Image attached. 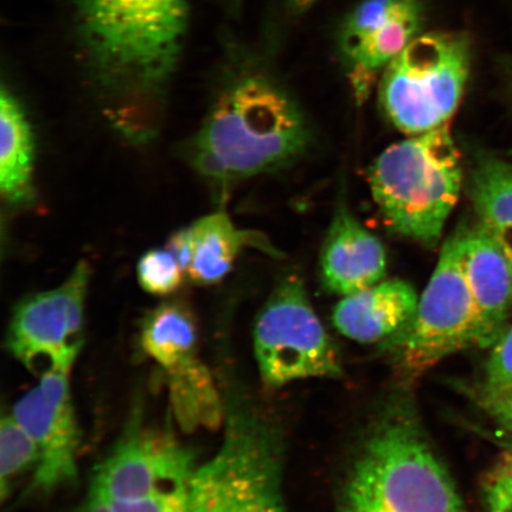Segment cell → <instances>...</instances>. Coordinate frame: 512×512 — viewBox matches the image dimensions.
Instances as JSON below:
<instances>
[{
  "instance_id": "11",
  "label": "cell",
  "mask_w": 512,
  "mask_h": 512,
  "mask_svg": "<svg viewBox=\"0 0 512 512\" xmlns=\"http://www.w3.org/2000/svg\"><path fill=\"white\" fill-rule=\"evenodd\" d=\"M421 0H363L344 19L338 36L345 69L358 101L388 64L421 34Z\"/></svg>"
},
{
  "instance_id": "13",
  "label": "cell",
  "mask_w": 512,
  "mask_h": 512,
  "mask_svg": "<svg viewBox=\"0 0 512 512\" xmlns=\"http://www.w3.org/2000/svg\"><path fill=\"white\" fill-rule=\"evenodd\" d=\"M319 266L324 286L347 297L386 278L387 253L354 215L339 208L326 234Z\"/></svg>"
},
{
  "instance_id": "21",
  "label": "cell",
  "mask_w": 512,
  "mask_h": 512,
  "mask_svg": "<svg viewBox=\"0 0 512 512\" xmlns=\"http://www.w3.org/2000/svg\"><path fill=\"white\" fill-rule=\"evenodd\" d=\"M40 453L35 441L14 418L4 416L0 425V494L9 495L12 483L30 467H37Z\"/></svg>"
},
{
  "instance_id": "29",
  "label": "cell",
  "mask_w": 512,
  "mask_h": 512,
  "mask_svg": "<svg viewBox=\"0 0 512 512\" xmlns=\"http://www.w3.org/2000/svg\"><path fill=\"white\" fill-rule=\"evenodd\" d=\"M318 2H320V0H287V5L292 14L300 15L310 10L312 6H315Z\"/></svg>"
},
{
  "instance_id": "2",
  "label": "cell",
  "mask_w": 512,
  "mask_h": 512,
  "mask_svg": "<svg viewBox=\"0 0 512 512\" xmlns=\"http://www.w3.org/2000/svg\"><path fill=\"white\" fill-rule=\"evenodd\" d=\"M76 6L99 86L124 104L158 99L181 54L187 0H76Z\"/></svg>"
},
{
  "instance_id": "9",
  "label": "cell",
  "mask_w": 512,
  "mask_h": 512,
  "mask_svg": "<svg viewBox=\"0 0 512 512\" xmlns=\"http://www.w3.org/2000/svg\"><path fill=\"white\" fill-rule=\"evenodd\" d=\"M92 270L79 261L53 290L32 294L12 315L8 345L31 373H69L83 345L85 304Z\"/></svg>"
},
{
  "instance_id": "10",
  "label": "cell",
  "mask_w": 512,
  "mask_h": 512,
  "mask_svg": "<svg viewBox=\"0 0 512 512\" xmlns=\"http://www.w3.org/2000/svg\"><path fill=\"white\" fill-rule=\"evenodd\" d=\"M194 457L169 433L132 428L96 469L93 488L112 502L189 491Z\"/></svg>"
},
{
  "instance_id": "7",
  "label": "cell",
  "mask_w": 512,
  "mask_h": 512,
  "mask_svg": "<svg viewBox=\"0 0 512 512\" xmlns=\"http://www.w3.org/2000/svg\"><path fill=\"white\" fill-rule=\"evenodd\" d=\"M254 351L267 387L342 374L335 344L313 310L303 281L294 275L275 287L256 319Z\"/></svg>"
},
{
  "instance_id": "3",
  "label": "cell",
  "mask_w": 512,
  "mask_h": 512,
  "mask_svg": "<svg viewBox=\"0 0 512 512\" xmlns=\"http://www.w3.org/2000/svg\"><path fill=\"white\" fill-rule=\"evenodd\" d=\"M341 512H469L418 421L389 414L355 459Z\"/></svg>"
},
{
  "instance_id": "12",
  "label": "cell",
  "mask_w": 512,
  "mask_h": 512,
  "mask_svg": "<svg viewBox=\"0 0 512 512\" xmlns=\"http://www.w3.org/2000/svg\"><path fill=\"white\" fill-rule=\"evenodd\" d=\"M12 415L40 453L32 488L47 494L73 483L78 476L80 434L68 374L41 376L40 383L16 403Z\"/></svg>"
},
{
  "instance_id": "8",
  "label": "cell",
  "mask_w": 512,
  "mask_h": 512,
  "mask_svg": "<svg viewBox=\"0 0 512 512\" xmlns=\"http://www.w3.org/2000/svg\"><path fill=\"white\" fill-rule=\"evenodd\" d=\"M393 341L408 377H418L460 350L482 347V320L463 271L460 233L441 249L412 323Z\"/></svg>"
},
{
  "instance_id": "30",
  "label": "cell",
  "mask_w": 512,
  "mask_h": 512,
  "mask_svg": "<svg viewBox=\"0 0 512 512\" xmlns=\"http://www.w3.org/2000/svg\"><path fill=\"white\" fill-rule=\"evenodd\" d=\"M221 2L226 3L227 5L233 6V8H238L242 0H221Z\"/></svg>"
},
{
  "instance_id": "28",
  "label": "cell",
  "mask_w": 512,
  "mask_h": 512,
  "mask_svg": "<svg viewBox=\"0 0 512 512\" xmlns=\"http://www.w3.org/2000/svg\"><path fill=\"white\" fill-rule=\"evenodd\" d=\"M79 512H114L110 498L93 488Z\"/></svg>"
},
{
  "instance_id": "16",
  "label": "cell",
  "mask_w": 512,
  "mask_h": 512,
  "mask_svg": "<svg viewBox=\"0 0 512 512\" xmlns=\"http://www.w3.org/2000/svg\"><path fill=\"white\" fill-rule=\"evenodd\" d=\"M190 229L194 252L188 277L197 285L219 284L232 271L242 249L247 247L277 256L264 235L235 227L223 211L202 217L192 223Z\"/></svg>"
},
{
  "instance_id": "4",
  "label": "cell",
  "mask_w": 512,
  "mask_h": 512,
  "mask_svg": "<svg viewBox=\"0 0 512 512\" xmlns=\"http://www.w3.org/2000/svg\"><path fill=\"white\" fill-rule=\"evenodd\" d=\"M371 195L396 233L434 247L462 191L463 169L450 127L389 146L370 168Z\"/></svg>"
},
{
  "instance_id": "14",
  "label": "cell",
  "mask_w": 512,
  "mask_h": 512,
  "mask_svg": "<svg viewBox=\"0 0 512 512\" xmlns=\"http://www.w3.org/2000/svg\"><path fill=\"white\" fill-rule=\"evenodd\" d=\"M462 267L480 320L482 348L502 336L512 309V267L501 246L483 226L460 233Z\"/></svg>"
},
{
  "instance_id": "1",
  "label": "cell",
  "mask_w": 512,
  "mask_h": 512,
  "mask_svg": "<svg viewBox=\"0 0 512 512\" xmlns=\"http://www.w3.org/2000/svg\"><path fill=\"white\" fill-rule=\"evenodd\" d=\"M311 134L292 96L260 74L243 76L216 100L188 146L198 174L226 189L296 162Z\"/></svg>"
},
{
  "instance_id": "5",
  "label": "cell",
  "mask_w": 512,
  "mask_h": 512,
  "mask_svg": "<svg viewBox=\"0 0 512 512\" xmlns=\"http://www.w3.org/2000/svg\"><path fill=\"white\" fill-rule=\"evenodd\" d=\"M471 62L467 32H421L381 74L383 112L409 136L447 125L462 102Z\"/></svg>"
},
{
  "instance_id": "20",
  "label": "cell",
  "mask_w": 512,
  "mask_h": 512,
  "mask_svg": "<svg viewBox=\"0 0 512 512\" xmlns=\"http://www.w3.org/2000/svg\"><path fill=\"white\" fill-rule=\"evenodd\" d=\"M169 375L175 411L185 427L213 425L220 419V400L200 362L196 360Z\"/></svg>"
},
{
  "instance_id": "22",
  "label": "cell",
  "mask_w": 512,
  "mask_h": 512,
  "mask_svg": "<svg viewBox=\"0 0 512 512\" xmlns=\"http://www.w3.org/2000/svg\"><path fill=\"white\" fill-rule=\"evenodd\" d=\"M185 272L168 249H151L139 259L137 277L139 285L153 296L175 293L183 283Z\"/></svg>"
},
{
  "instance_id": "18",
  "label": "cell",
  "mask_w": 512,
  "mask_h": 512,
  "mask_svg": "<svg viewBox=\"0 0 512 512\" xmlns=\"http://www.w3.org/2000/svg\"><path fill=\"white\" fill-rule=\"evenodd\" d=\"M198 331L189 307L170 300L153 309L144 319L142 347L168 373L196 361Z\"/></svg>"
},
{
  "instance_id": "17",
  "label": "cell",
  "mask_w": 512,
  "mask_h": 512,
  "mask_svg": "<svg viewBox=\"0 0 512 512\" xmlns=\"http://www.w3.org/2000/svg\"><path fill=\"white\" fill-rule=\"evenodd\" d=\"M35 140L27 113L5 86L0 95V191L10 206L34 201Z\"/></svg>"
},
{
  "instance_id": "15",
  "label": "cell",
  "mask_w": 512,
  "mask_h": 512,
  "mask_svg": "<svg viewBox=\"0 0 512 512\" xmlns=\"http://www.w3.org/2000/svg\"><path fill=\"white\" fill-rule=\"evenodd\" d=\"M419 294L401 279L383 280L343 297L332 313L339 334L362 344L388 341L408 328L418 311Z\"/></svg>"
},
{
  "instance_id": "19",
  "label": "cell",
  "mask_w": 512,
  "mask_h": 512,
  "mask_svg": "<svg viewBox=\"0 0 512 512\" xmlns=\"http://www.w3.org/2000/svg\"><path fill=\"white\" fill-rule=\"evenodd\" d=\"M471 198L480 226L501 246L512 267V165L480 159L472 172Z\"/></svg>"
},
{
  "instance_id": "23",
  "label": "cell",
  "mask_w": 512,
  "mask_h": 512,
  "mask_svg": "<svg viewBox=\"0 0 512 512\" xmlns=\"http://www.w3.org/2000/svg\"><path fill=\"white\" fill-rule=\"evenodd\" d=\"M512 389V328L497 339L486 360L477 395H495Z\"/></svg>"
},
{
  "instance_id": "31",
  "label": "cell",
  "mask_w": 512,
  "mask_h": 512,
  "mask_svg": "<svg viewBox=\"0 0 512 512\" xmlns=\"http://www.w3.org/2000/svg\"><path fill=\"white\" fill-rule=\"evenodd\" d=\"M509 446H510V451L512 452V443H511V444H509Z\"/></svg>"
},
{
  "instance_id": "24",
  "label": "cell",
  "mask_w": 512,
  "mask_h": 512,
  "mask_svg": "<svg viewBox=\"0 0 512 512\" xmlns=\"http://www.w3.org/2000/svg\"><path fill=\"white\" fill-rule=\"evenodd\" d=\"M482 495L488 512H512V452H505L485 473Z\"/></svg>"
},
{
  "instance_id": "6",
  "label": "cell",
  "mask_w": 512,
  "mask_h": 512,
  "mask_svg": "<svg viewBox=\"0 0 512 512\" xmlns=\"http://www.w3.org/2000/svg\"><path fill=\"white\" fill-rule=\"evenodd\" d=\"M192 512H286L277 441L247 412L229 415L223 444L195 471L189 486Z\"/></svg>"
},
{
  "instance_id": "26",
  "label": "cell",
  "mask_w": 512,
  "mask_h": 512,
  "mask_svg": "<svg viewBox=\"0 0 512 512\" xmlns=\"http://www.w3.org/2000/svg\"><path fill=\"white\" fill-rule=\"evenodd\" d=\"M480 406L499 426L512 435V389L495 395H477Z\"/></svg>"
},
{
  "instance_id": "25",
  "label": "cell",
  "mask_w": 512,
  "mask_h": 512,
  "mask_svg": "<svg viewBox=\"0 0 512 512\" xmlns=\"http://www.w3.org/2000/svg\"><path fill=\"white\" fill-rule=\"evenodd\" d=\"M112 504L114 512H192L189 491Z\"/></svg>"
},
{
  "instance_id": "27",
  "label": "cell",
  "mask_w": 512,
  "mask_h": 512,
  "mask_svg": "<svg viewBox=\"0 0 512 512\" xmlns=\"http://www.w3.org/2000/svg\"><path fill=\"white\" fill-rule=\"evenodd\" d=\"M166 249L175 256L185 274H188L192 261V252H194L190 226L179 229L176 233L172 234Z\"/></svg>"
}]
</instances>
